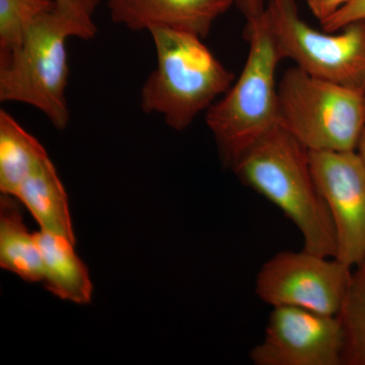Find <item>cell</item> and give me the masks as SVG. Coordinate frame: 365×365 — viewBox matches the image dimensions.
<instances>
[{"mask_svg":"<svg viewBox=\"0 0 365 365\" xmlns=\"http://www.w3.org/2000/svg\"><path fill=\"white\" fill-rule=\"evenodd\" d=\"M98 4L100 0H54L29 28L21 44L0 59V102L32 106L55 128L66 129L71 120L67 41L96 37Z\"/></svg>","mask_w":365,"mask_h":365,"instance_id":"obj_1","label":"cell"},{"mask_svg":"<svg viewBox=\"0 0 365 365\" xmlns=\"http://www.w3.org/2000/svg\"><path fill=\"white\" fill-rule=\"evenodd\" d=\"M242 184L267 199L299 228L304 249L335 258V228L309 162V151L280 124L230 163Z\"/></svg>","mask_w":365,"mask_h":365,"instance_id":"obj_2","label":"cell"},{"mask_svg":"<svg viewBox=\"0 0 365 365\" xmlns=\"http://www.w3.org/2000/svg\"><path fill=\"white\" fill-rule=\"evenodd\" d=\"M150 33L157 66L141 88V110L160 115L174 130H185L230 90L235 74L199 36L163 28Z\"/></svg>","mask_w":365,"mask_h":365,"instance_id":"obj_3","label":"cell"},{"mask_svg":"<svg viewBox=\"0 0 365 365\" xmlns=\"http://www.w3.org/2000/svg\"><path fill=\"white\" fill-rule=\"evenodd\" d=\"M244 36L249 54L241 76L206 111V124L227 165L279 124L275 76L283 59L263 16L246 24Z\"/></svg>","mask_w":365,"mask_h":365,"instance_id":"obj_4","label":"cell"},{"mask_svg":"<svg viewBox=\"0 0 365 365\" xmlns=\"http://www.w3.org/2000/svg\"><path fill=\"white\" fill-rule=\"evenodd\" d=\"M279 124L309 151L356 150L365 129V95L295 66L278 86Z\"/></svg>","mask_w":365,"mask_h":365,"instance_id":"obj_5","label":"cell"},{"mask_svg":"<svg viewBox=\"0 0 365 365\" xmlns=\"http://www.w3.org/2000/svg\"><path fill=\"white\" fill-rule=\"evenodd\" d=\"M262 16L283 60L365 95V20L335 32L318 31L302 20L297 0H268Z\"/></svg>","mask_w":365,"mask_h":365,"instance_id":"obj_6","label":"cell"},{"mask_svg":"<svg viewBox=\"0 0 365 365\" xmlns=\"http://www.w3.org/2000/svg\"><path fill=\"white\" fill-rule=\"evenodd\" d=\"M352 268L336 258L304 249L283 251L266 262L256 278V292L269 306L295 307L337 316Z\"/></svg>","mask_w":365,"mask_h":365,"instance_id":"obj_7","label":"cell"},{"mask_svg":"<svg viewBox=\"0 0 365 365\" xmlns=\"http://www.w3.org/2000/svg\"><path fill=\"white\" fill-rule=\"evenodd\" d=\"M343 351L344 332L338 316L275 307L250 359L255 365H343Z\"/></svg>","mask_w":365,"mask_h":365,"instance_id":"obj_8","label":"cell"},{"mask_svg":"<svg viewBox=\"0 0 365 365\" xmlns=\"http://www.w3.org/2000/svg\"><path fill=\"white\" fill-rule=\"evenodd\" d=\"M309 162L335 228V258L355 267L365 260V163L357 150L309 151Z\"/></svg>","mask_w":365,"mask_h":365,"instance_id":"obj_9","label":"cell"},{"mask_svg":"<svg viewBox=\"0 0 365 365\" xmlns=\"http://www.w3.org/2000/svg\"><path fill=\"white\" fill-rule=\"evenodd\" d=\"M235 0H107L111 20L131 31L163 28L205 39Z\"/></svg>","mask_w":365,"mask_h":365,"instance_id":"obj_10","label":"cell"},{"mask_svg":"<svg viewBox=\"0 0 365 365\" xmlns=\"http://www.w3.org/2000/svg\"><path fill=\"white\" fill-rule=\"evenodd\" d=\"M14 197L30 211L41 230L76 244L68 198L50 158L34 170Z\"/></svg>","mask_w":365,"mask_h":365,"instance_id":"obj_11","label":"cell"},{"mask_svg":"<svg viewBox=\"0 0 365 365\" xmlns=\"http://www.w3.org/2000/svg\"><path fill=\"white\" fill-rule=\"evenodd\" d=\"M43 259L45 287L59 299L78 304H90L93 283L74 242L41 230L35 232Z\"/></svg>","mask_w":365,"mask_h":365,"instance_id":"obj_12","label":"cell"},{"mask_svg":"<svg viewBox=\"0 0 365 365\" xmlns=\"http://www.w3.org/2000/svg\"><path fill=\"white\" fill-rule=\"evenodd\" d=\"M20 201L1 194L0 198V266L26 282L43 281V259L35 234L24 222Z\"/></svg>","mask_w":365,"mask_h":365,"instance_id":"obj_13","label":"cell"},{"mask_svg":"<svg viewBox=\"0 0 365 365\" xmlns=\"http://www.w3.org/2000/svg\"><path fill=\"white\" fill-rule=\"evenodd\" d=\"M49 158L44 146L6 110H0V192L16 196L21 185Z\"/></svg>","mask_w":365,"mask_h":365,"instance_id":"obj_14","label":"cell"},{"mask_svg":"<svg viewBox=\"0 0 365 365\" xmlns=\"http://www.w3.org/2000/svg\"><path fill=\"white\" fill-rule=\"evenodd\" d=\"M337 316L344 332L343 365H365V260L352 268Z\"/></svg>","mask_w":365,"mask_h":365,"instance_id":"obj_15","label":"cell"},{"mask_svg":"<svg viewBox=\"0 0 365 365\" xmlns=\"http://www.w3.org/2000/svg\"><path fill=\"white\" fill-rule=\"evenodd\" d=\"M54 0H0V59L23 42L36 19L50 9Z\"/></svg>","mask_w":365,"mask_h":365,"instance_id":"obj_16","label":"cell"},{"mask_svg":"<svg viewBox=\"0 0 365 365\" xmlns=\"http://www.w3.org/2000/svg\"><path fill=\"white\" fill-rule=\"evenodd\" d=\"M365 20V0H351L332 16L322 21V30L335 32L352 21Z\"/></svg>","mask_w":365,"mask_h":365,"instance_id":"obj_17","label":"cell"},{"mask_svg":"<svg viewBox=\"0 0 365 365\" xmlns=\"http://www.w3.org/2000/svg\"><path fill=\"white\" fill-rule=\"evenodd\" d=\"M350 1L351 0H307L312 14L318 19L319 23L332 16Z\"/></svg>","mask_w":365,"mask_h":365,"instance_id":"obj_18","label":"cell"},{"mask_svg":"<svg viewBox=\"0 0 365 365\" xmlns=\"http://www.w3.org/2000/svg\"><path fill=\"white\" fill-rule=\"evenodd\" d=\"M268 0H235L240 13L246 19V24L259 20L265 11Z\"/></svg>","mask_w":365,"mask_h":365,"instance_id":"obj_19","label":"cell"},{"mask_svg":"<svg viewBox=\"0 0 365 365\" xmlns=\"http://www.w3.org/2000/svg\"><path fill=\"white\" fill-rule=\"evenodd\" d=\"M356 150L365 163V129L364 133H362L361 138H360L359 146H357Z\"/></svg>","mask_w":365,"mask_h":365,"instance_id":"obj_20","label":"cell"}]
</instances>
